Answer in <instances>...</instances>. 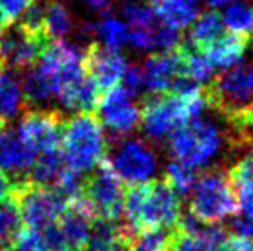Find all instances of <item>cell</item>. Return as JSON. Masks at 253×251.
Returning a JSON list of instances; mask_svg holds the SVG:
<instances>
[{"instance_id": "cell-1", "label": "cell", "mask_w": 253, "mask_h": 251, "mask_svg": "<svg viewBox=\"0 0 253 251\" xmlns=\"http://www.w3.org/2000/svg\"><path fill=\"white\" fill-rule=\"evenodd\" d=\"M88 72L86 52L67 40L53 41L42 50L40 57L28 67L23 81L26 100L43 105L55 98L62 88Z\"/></svg>"}, {"instance_id": "cell-2", "label": "cell", "mask_w": 253, "mask_h": 251, "mask_svg": "<svg viewBox=\"0 0 253 251\" xmlns=\"http://www.w3.org/2000/svg\"><path fill=\"white\" fill-rule=\"evenodd\" d=\"M210 105L209 93L200 84L179 79L172 91L150 98L141 108L140 126L152 141H167L181 126L202 117Z\"/></svg>"}, {"instance_id": "cell-3", "label": "cell", "mask_w": 253, "mask_h": 251, "mask_svg": "<svg viewBox=\"0 0 253 251\" xmlns=\"http://www.w3.org/2000/svg\"><path fill=\"white\" fill-rule=\"evenodd\" d=\"M123 217L129 231L177 227L183 218L179 194L174 193L166 182L133 186L129 193L124 194Z\"/></svg>"}, {"instance_id": "cell-4", "label": "cell", "mask_w": 253, "mask_h": 251, "mask_svg": "<svg viewBox=\"0 0 253 251\" xmlns=\"http://www.w3.org/2000/svg\"><path fill=\"white\" fill-rule=\"evenodd\" d=\"M107 153V134L97 117L81 112L69 117L60 129V155L76 174L93 172Z\"/></svg>"}, {"instance_id": "cell-5", "label": "cell", "mask_w": 253, "mask_h": 251, "mask_svg": "<svg viewBox=\"0 0 253 251\" xmlns=\"http://www.w3.org/2000/svg\"><path fill=\"white\" fill-rule=\"evenodd\" d=\"M167 148L174 160L197 171L219 158L224 148V133L212 119L198 117L174 131L167 138Z\"/></svg>"}, {"instance_id": "cell-6", "label": "cell", "mask_w": 253, "mask_h": 251, "mask_svg": "<svg viewBox=\"0 0 253 251\" xmlns=\"http://www.w3.org/2000/svg\"><path fill=\"white\" fill-rule=\"evenodd\" d=\"M238 210L236 191L226 174L210 171L197 179L190 193V215L205 225H217Z\"/></svg>"}, {"instance_id": "cell-7", "label": "cell", "mask_w": 253, "mask_h": 251, "mask_svg": "<svg viewBox=\"0 0 253 251\" xmlns=\"http://www.w3.org/2000/svg\"><path fill=\"white\" fill-rule=\"evenodd\" d=\"M209 98L227 117L245 126L253 122V64L241 62L224 71Z\"/></svg>"}, {"instance_id": "cell-8", "label": "cell", "mask_w": 253, "mask_h": 251, "mask_svg": "<svg viewBox=\"0 0 253 251\" xmlns=\"http://www.w3.org/2000/svg\"><path fill=\"white\" fill-rule=\"evenodd\" d=\"M107 167L123 184L141 186L155 179L159 172V157L150 143L138 138H127L116 146Z\"/></svg>"}, {"instance_id": "cell-9", "label": "cell", "mask_w": 253, "mask_h": 251, "mask_svg": "<svg viewBox=\"0 0 253 251\" xmlns=\"http://www.w3.org/2000/svg\"><path fill=\"white\" fill-rule=\"evenodd\" d=\"M93 232V214L83 198L67 203L55 225L40 232L47 251H84Z\"/></svg>"}, {"instance_id": "cell-10", "label": "cell", "mask_w": 253, "mask_h": 251, "mask_svg": "<svg viewBox=\"0 0 253 251\" xmlns=\"http://www.w3.org/2000/svg\"><path fill=\"white\" fill-rule=\"evenodd\" d=\"M19 201L17 208L23 217V224L30 227V231L43 232L48 227L55 225L67 203L50 188L31 184L24 186L17 191Z\"/></svg>"}, {"instance_id": "cell-11", "label": "cell", "mask_w": 253, "mask_h": 251, "mask_svg": "<svg viewBox=\"0 0 253 251\" xmlns=\"http://www.w3.org/2000/svg\"><path fill=\"white\" fill-rule=\"evenodd\" d=\"M98 122L114 136H127L138 126L141 119V108L134 102V95H131L126 88L119 86L110 88L103 93L97 104Z\"/></svg>"}, {"instance_id": "cell-12", "label": "cell", "mask_w": 253, "mask_h": 251, "mask_svg": "<svg viewBox=\"0 0 253 251\" xmlns=\"http://www.w3.org/2000/svg\"><path fill=\"white\" fill-rule=\"evenodd\" d=\"M124 194V184L114 172L109 167H98L88 182L83 200L93 217L98 215L103 222H114L123 215Z\"/></svg>"}, {"instance_id": "cell-13", "label": "cell", "mask_w": 253, "mask_h": 251, "mask_svg": "<svg viewBox=\"0 0 253 251\" xmlns=\"http://www.w3.org/2000/svg\"><path fill=\"white\" fill-rule=\"evenodd\" d=\"M60 124L59 117L47 110L28 112L17 124V136L30 146L35 155L60 150Z\"/></svg>"}, {"instance_id": "cell-14", "label": "cell", "mask_w": 253, "mask_h": 251, "mask_svg": "<svg viewBox=\"0 0 253 251\" xmlns=\"http://www.w3.org/2000/svg\"><path fill=\"white\" fill-rule=\"evenodd\" d=\"M141 74H143V90L153 97L172 91L179 79H183L181 50L157 52L150 55L141 66Z\"/></svg>"}, {"instance_id": "cell-15", "label": "cell", "mask_w": 253, "mask_h": 251, "mask_svg": "<svg viewBox=\"0 0 253 251\" xmlns=\"http://www.w3.org/2000/svg\"><path fill=\"white\" fill-rule=\"evenodd\" d=\"M123 19L129 30V45L138 52L157 50V31L160 21L153 7L143 2H127L123 7Z\"/></svg>"}, {"instance_id": "cell-16", "label": "cell", "mask_w": 253, "mask_h": 251, "mask_svg": "<svg viewBox=\"0 0 253 251\" xmlns=\"http://www.w3.org/2000/svg\"><path fill=\"white\" fill-rule=\"evenodd\" d=\"M42 50V36L21 28L0 36V64L7 69H28L37 62Z\"/></svg>"}, {"instance_id": "cell-17", "label": "cell", "mask_w": 253, "mask_h": 251, "mask_svg": "<svg viewBox=\"0 0 253 251\" xmlns=\"http://www.w3.org/2000/svg\"><path fill=\"white\" fill-rule=\"evenodd\" d=\"M127 67H129L127 59L121 52L105 50V48L97 47L86 54L88 74L97 83L100 91L119 86L123 83Z\"/></svg>"}, {"instance_id": "cell-18", "label": "cell", "mask_w": 253, "mask_h": 251, "mask_svg": "<svg viewBox=\"0 0 253 251\" xmlns=\"http://www.w3.org/2000/svg\"><path fill=\"white\" fill-rule=\"evenodd\" d=\"M37 155L17 136L16 131H0V169L7 174L23 176L33 167Z\"/></svg>"}, {"instance_id": "cell-19", "label": "cell", "mask_w": 253, "mask_h": 251, "mask_svg": "<svg viewBox=\"0 0 253 251\" xmlns=\"http://www.w3.org/2000/svg\"><path fill=\"white\" fill-rule=\"evenodd\" d=\"M226 239V232L217 225H197L190 231H181L179 238L174 239L170 251H220Z\"/></svg>"}, {"instance_id": "cell-20", "label": "cell", "mask_w": 253, "mask_h": 251, "mask_svg": "<svg viewBox=\"0 0 253 251\" xmlns=\"http://www.w3.org/2000/svg\"><path fill=\"white\" fill-rule=\"evenodd\" d=\"M200 0H157L153 10L160 23L181 31L191 26L200 14Z\"/></svg>"}, {"instance_id": "cell-21", "label": "cell", "mask_w": 253, "mask_h": 251, "mask_svg": "<svg viewBox=\"0 0 253 251\" xmlns=\"http://www.w3.org/2000/svg\"><path fill=\"white\" fill-rule=\"evenodd\" d=\"M24 102L21 77L12 69H0V122L16 119L23 112Z\"/></svg>"}, {"instance_id": "cell-22", "label": "cell", "mask_w": 253, "mask_h": 251, "mask_svg": "<svg viewBox=\"0 0 253 251\" xmlns=\"http://www.w3.org/2000/svg\"><path fill=\"white\" fill-rule=\"evenodd\" d=\"M245 52H247V43L245 38H240L236 35H222L219 40H215L205 50L209 61L215 69H231L243 62Z\"/></svg>"}, {"instance_id": "cell-23", "label": "cell", "mask_w": 253, "mask_h": 251, "mask_svg": "<svg viewBox=\"0 0 253 251\" xmlns=\"http://www.w3.org/2000/svg\"><path fill=\"white\" fill-rule=\"evenodd\" d=\"M93 36L97 38L98 47L105 50L121 52L129 45V30L123 17L114 14H103L93 26Z\"/></svg>"}, {"instance_id": "cell-24", "label": "cell", "mask_w": 253, "mask_h": 251, "mask_svg": "<svg viewBox=\"0 0 253 251\" xmlns=\"http://www.w3.org/2000/svg\"><path fill=\"white\" fill-rule=\"evenodd\" d=\"M74 31V17L69 7L60 0H50L43 5V24L42 35L53 41L66 40Z\"/></svg>"}, {"instance_id": "cell-25", "label": "cell", "mask_w": 253, "mask_h": 251, "mask_svg": "<svg viewBox=\"0 0 253 251\" xmlns=\"http://www.w3.org/2000/svg\"><path fill=\"white\" fill-rule=\"evenodd\" d=\"M224 35V24L217 10L200 12L190 26V43L197 50H207Z\"/></svg>"}, {"instance_id": "cell-26", "label": "cell", "mask_w": 253, "mask_h": 251, "mask_svg": "<svg viewBox=\"0 0 253 251\" xmlns=\"http://www.w3.org/2000/svg\"><path fill=\"white\" fill-rule=\"evenodd\" d=\"M224 30L231 35H236L240 38H247L253 35V3L245 0H236L231 5L224 7V12L220 14Z\"/></svg>"}, {"instance_id": "cell-27", "label": "cell", "mask_w": 253, "mask_h": 251, "mask_svg": "<svg viewBox=\"0 0 253 251\" xmlns=\"http://www.w3.org/2000/svg\"><path fill=\"white\" fill-rule=\"evenodd\" d=\"M66 169V162H64L60 150L48 151V153L38 155L33 162L31 167V178L33 182L38 186H45V188H52L62 171Z\"/></svg>"}, {"instance_id": "cell-28", "label": "cell", "mask_w": 253, "mask_h": 251, "mask_svg": "<svg viewBox=\"0 0 253 251\" xmlns=\"http://www.w3.org/2000/svg\"><path fill=\"white\" fill-rule=\"evenodd\" d=\"M181 57H183V77L195 84H205L212 81L215 67L209 61L207 54L203 50H181Z\"/></svg>"}, {"instance_id": "cell-29", "label": "cell", "mask_w": 253, "mask_h": 251, "mask_svg": "<svg viewBox=\"0 0 253 251\" xmlns=\"http://www.w3.org/2000/svg\"><path fill=\"white\" fill-rule=\"evenodd\" d=\"M84 251H129V246L124 239V232L116 229L110 222H103L93 227Z\"/></svg>"}, {"instance_id": "cell-30", "label": "cell", "mask_w": 253, "mask_h": 251, "mask_svg": "<svg viewBox=\"0 0 253 251\" xmlns=\"http://www.w3.org/2000/svg\"><path fill=\"white\" fill-rule=\"evenodd\" d=\"M23 225V217L19 214L17 203H12L10 200L0 203V251L19 238Z\"/></svg>"}, {"instance_id": "cell-31", "label": "cell", "mask_w": 253, "mask_h": 251, "mask_svg": "<svg viewBox=\"0 0 253 251\" xmlns=\"http://www.w3.org/2000/svg\"><path fill=\"white\" fill-rule=\"evenodd\" d=\"M174 238L169 229L148 227L138 231L134 239L131 241L129 251H170Z\"/></svg>"}, {"instance_id": "cell-32", "label": "cell", "mask_w": 253, "mask_h": 251, "mask_svg": "<svg viewBox=\"0 0 253 251\" xmlns=\"http://www.w3.org/2000/svg\"><path fill=\"white\" fill-rule=\"evenodd\" d=\"M197 172L195 169L188 167L183 162L172 160L166 167V184L176 194H190L197 182Z\"/></svg>"}, {"instance_id": "cell-33", "label": "cell", "mask_w": 253, "mask_h": 251, "mask_svg": "<svg viewBox=\"0 0 253 251\" xmlns=\"http://www.w3.org/2000/svg\"><path fill=\"white\" fill-rule=\"evenodd\" d=\"M231 182L233 188H247L253 186V153L243 157L231 171Z\"/></svg>"}, {"instance_id": "cell-34", "label": "cell", "mask_w": 253, "mask_h": 251, "mask_svg": "<svg viewBox=\"0 0 253 251\" xmlns=\"http://www.w3.org/2000/svg\"><path fill=\"white\" fill-rule=\"evenodd\" d=\"M2 251H47V248H45L40 232L28 231V232H21L19 238L12 245H9Z\"/></svg>"}, {"instance_id": "cell-35", "label": "cell", "mask_w": 253, "mask_h": 251, "mask_svg": "<svg viewBox=\"0 0 253 251\" xmlns=\"http://www.w3.org/2000/svg\"><path fill=\"white\" fill-rule=\"evenodd\" d=\"M121 86L126 88L131 95L136 97L138 93H141L143 90V74H141V66H129L123 77Z\"/></svg>"}, {"instance_id": "cell-36", "label": "cell", "mask_w": 253, "mask_h": 251, "mask_svg": "<svg viewBox=\"0 0 253 251\" xmlns=\"http://www.w3.org/2000/svg\"><path fill=\"white\" fill-rule=\"evenodd\" d=\"M38 0H0V9L10 17V19H16L21 17L31 5Z\"/></svg>"}, {"instance_id": "cell-37", "label": "cell", "mask_w": 253, "mask_h": 251, "mask_svg": "<svg viewBox=\"0 0 253 251\" xmlns=\"http://www.w3.org/2000/svg\"><path fill=\"white\" fill-rule=\"evenodd\" d=\"M231 229H233L236 238L253 241V218L247 217V215H240V217H236L233 220Z\"/></svg>"}, {"instance_id": "cell-38", "label": "cell", "mask_w": 253, "mask_h": 251, "mask_svg": "<svg viewBox=\"0 0 253 251\" xmlns=\"http://www.w3.org/2000/svg\"><path fill=\"white\" fill-rule=\"evenodd\" d=\"M236 198H238V207L241 208V215L253 218V186L247 188H236Z\"/></svg>"}, {"instance_id": "cell-39", "label": "cell", "mask_w": 253, "mask_h": 251, "mask_svg": "<svg viewBox=\"0 0 253 251\" xmlns=\"http://www.w3.org/2000/svg\"><path fill=\"white\" fill-rule=\"evenodd\" d=\"M220 251H253V245L248 239H241L234 236L231 239H226V243H224Z\"/></svg>"}, {"instance_id": "cell-40", "label": "cell", "mask_w": 253, "mask_h": 251, "mask_svg": "<svg viewBox=\"0 0 253 251\" xmlns=\"http://www.w3.org/2000/svg\"><path fill=\"white\" fill-rule=\"evenodd\" d=\"M14 191V184H12V179L7 172H3L0 169V203L9 200V196L12 194Z\"/></svg>"}, {"instance_id": "cell-41", "label": "cell", "mask_w": 253, "mask_h": 251, "mask_svg": "<svg viewBox=\"0 0 253 251\" xmlns=\"http://www.w3.org/2000/svg\"><path fill=\"white\" fill-rule=\"evenodd\" d=\"M83 3L95 12H107L112 5V0H83Z\"/></svg>"}, {"instance_id": "cell-42", "label": "cell", "mask_w": 253, "mask_h": 251, "mask_svg": "<svg viewBox=\"0 0 253 251\" xmlns=\"http://www.w3.org/2000/svg\"><path fill=\"white\" fill-rule=\"evenodd\" d=\"M203 2H205L212 10H217V9H224V7L231 5V3L236 2V0H203Z\"/></svg>"}, {"instance_id": "cell-43", "label": "cell", "mask_w": 253, "mask_h": 251, "mask_svg": "<svg viewBox=\"0 0 253 251\" xmlns=\"http://www.w3.org/2000/svg\"><path fill=\"white\" fill-rule=\"evenodd\" d=\"M10 21L12 19L0 9V36H2L3 33H7V30H9V26H10Z\"/></svg>"}, {"instance_id": "cell-44", "label": "cell", "mask_w": 253, "mask_h": 251, "mask_svg": "<svg viewBox=\"0 0 253 251\" xmlns=\"http://www.w3.org/2000/svg\"><path fill=\"white\" fill-rule=\"evenodd\" d=\"M141 2H157V0H141Z\"/></svg>"}, {"instance_id": "cell-45", "label": "cell", "mask_w": 253, "mask_h": 251, "mask_svg": "<svg viewBox=\"0 0 253 251\" xmlns=\"http://www.w3.org/2000/svg\"><path fill=\"white\" fill-rule=\"evenodd\" d=\"M252 50H253V35H252Z\"/></svg>"}, {"instance_id": "cell-46", "label": "cell", "mask_w": 253, "mask_h": 251, "mask_svg": "<svg viewBox=\"0 0 253 251\" xmlns=\"http://www.w3.org/2000/svg\"><path fill=\"white\" fill-rule=\"evenodd\" d=\"M252 245H253V241H252Z\"/></svg>"}]
</instances>
